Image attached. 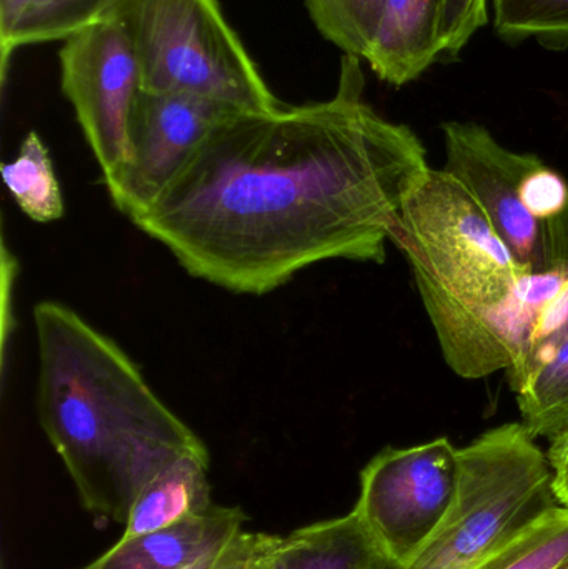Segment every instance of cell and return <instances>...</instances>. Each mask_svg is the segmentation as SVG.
Returning <instances> with one entry per match:
<instances>
[{"instance_id":"cell-1","label":"cell","mask_w":568,"mask_h":569,"mask_svg":"<svg viewBox=\"0 0 568 569\" xmlns=\"http://www.w3.org/2000/svg\"><path fill=\"white\" fill-rule=\"evenodd\" d=\"M343 53L336 96L236 113L132 220L189 276L266 295L327 260L386 262L400 210L432 169L419 137L363 100Z\"/></svg>"},{"instance_id":"cell-2","label":"cell","mask_w":568,"mask_h":569,"mask_svg":"<svg viewBox=\"0 0 568 569\" xmlns=\"http://www.w3.org/2000/svg\"><path fill=\"white\" fill-rule=\"evenodd\" d=\"M40 427L89 513L127 523L157 473L186 453H209L147 383L129 355L59 301L33 308Z\"/></svg>"},{"instance_id":"cell-3","label":"cell","mask_w":568,"mask_h":569,"mask_svg":"<svg viewBox=\"0 0 568 569\" xmlns=\"http://www.w3.org/2000/svg\"><path fill=\"white\" fill-rule=\"evenodd\" d=\"M459 458L449 513L412 560L390 569H480L560 505L549 458L522 423L486 431Z\"/></svg>"},{"instance_id":"cell-4","label":"cell","mask_w":568,"mask_h":569,"mask_svg":"<svg viewBox=\"0 0 568 569\" xmlns=\"http://www.w3.org/2000/svg\"><path fill=\"white\" fill-rule=\"evenodd\" d=\"M116 19L132 40L146 92L202 97L247 113L282 109L219 0H127Z\"/></svg>"},{"instance_id":"cell-5","label":"cell","mask_w":568,"mask_h":569,"mask_svg":"<svg viewBox=\"0 0 568 569\" xmlns=\"http://www.w3.org/2000/svg\"><path fill=\"white\" fill-rule=\"evenodd\" d=\"M390 242L412 266L417 288L467 308H492L530 276L490 226L469 190L432 170L400 210Z\"/></svg>"},{"instance_id":"cell-6","label":"cell","mask_w":568,"mask_h":569,"mask_svg":"<svg viewBox=\"0 0 568 569\" xmlns=\"http://www.w3.org/2000/svg\"><path fill=\"white\" fill-rule=\"evenodd\" d=\"M446 170L489 219L530 276L568 272V183L536 153L497 142L479 123L449 122Z\"/></svg>"},{"instance_id":"cell-7","label":"cell","mask_w":568,"mask_h":569,"mask_svg":"<svg viewBox=\"0 0 568 569\" xmlns=\"http://www.w3.org/2000/svg\"><path fill=\"white\" fill-rule=\"evenodd\" d=\"M459 450L449 438L386 448L360 473V515L392 568L412 560L456 501Z\"/></svg>"},{"instance_id":"cell-8","label":"cell","mask_w":568,"mask_h":569,"mask_svg":"<svg viewBox=\"0 0 568 569\" xmlns=\"http://www.w3.org/2000/svg\"><path fill=\"white\" fill-rule=\"evenodd\" d=\"M59 60L63 96L106 179L126 162L130 117L142 90L132 40L113 17L67 37Z\"/></svg>"},{"instance_id":"cell-9","label":"cell","mask_w":568,"mask_h":569,"mask_svg":"<svg viewBox=\"0 0 568 569\" xmlns=\"http://www.w3.org/2000/svg\"><path fill=\"white\" fill-rule=\"evenodd\" d=\"M236 113L242 112L202 97L140 90L126 162L103 179L116 209L130 220L146 212L212 130Z\"/></svg>"},{"instance_id":"cell-10","label":"cell","mask_w":568,"mask_h":569,"mask_svg":"<svg viewBox=\"0 0 568 569\" xmlns=\"http://www.w3.org/2000/svg\"><path fill=\"white\" fill-rule=\"evenodd\" d=\"M568 272L529 277L516 297L492 308H467L430 291H420L447 365L462 378L507 370L516 380L529 360L546 311Z\"/></svg>"},{"instance_id":"cell-11","label":"cell","mask_w":568,"mask_h":569,"mask_svg":"<svg viewBox=\"0 0 568 569\" xmlns=\"http://www.w3.org/2000/svg\"><path fill=\"white\" fill-rule=\"evenodd\" d=\"M387 555L356 510L287 537L257 533L246 569H390Z\"/></svg>"},{"instance_id":"cell-12","label":"cell","mask_w":568,"mask_h":569,"mask_svg":"<svg viewBox=\"0 0 568 569\" xmlns=\"http://www.w3.org/2000/svg\"><path fill=\"white\" fill-rule=\"evenodd\" d=\"M240 508L213 505L206 515L166 530L120 538L116 547L80 569H180L227 547L243 531Z\"/></svg>"},{"instance_id":"cell-13","label":"cell","mask_w":568,"mask_h":569,"mask_svg":"<svg viewBox=\"0 0 568 569\" xmlns=\"http://www.w3.org/2000/svg\"><path fill=\"white\" fill-rule=\"evenodd\" d=\"M440 0H383L363 60L383 82L406 86L442 60L437 43Z\"/></svg>"},{"instance_id":"cell-14","label":"cell","mask_w":568,"mask_h":569,"mask_svg":"<svg viewBox=\"0 0 568 569\" xmlns=\"http://www.w3.org/2000/svg\"><path fill=\"white\" fill-rule=\"evenodd\" d=\"M209 453H186L157 473L133 501L123 538L152 533L206 515L210 498Z\"/></svg>"},{"instance_id":"cell-15","label":"cell","mask_w":568,"mask_h":569,"mask_svg":"<svg viewBox=\"0 0 568 569\" xmlns=\"http://www.w3.org/2000/svg\"><path fill=\"white\" fill-rule=\"evenodd\" d=\"M520 423L534 440H556L568 431V335L540 348L512 383Z\"/></svg>"},{"instance_id":"cell-16","label":"cell","mask_w":568,"mask_h":569,"mask_svg":"<svg viewBox=\"0 0 568 569\" xmlns=\"http://www.w3.org/2000/svg\"><path fill=\"white\" fill-rule=\"evenodd\" d=\"M3 183L19 209L33 222L62 219L63 197L49 149L37 132L27 133L12 162L3 163Z\"/></svg>"},{"instance_id":"cell-17","label":"cell","mask_w":568,"mask_h":569,"mask_svg":"<svg viewBox=\"0 0 568 569\" xmlns=\"http://www.w3.org/2000/svg\"><path fill=\"white\" fill-rule=\"evenodd\" d=\"M127 0H39L23 17L12 39L0 50L2 82L10 59L20 47L66 40L77 30L113 19Z\"/></svg>"},{"instance_id":"cell-18","label":"cell","mask_w":568,"mask_h":569,"mask_svg":"<svg viewBox=\"0 0 568 569\" xmlns=\"http://www.w3.org/2000/svg\"><path fill=\"white\" fill-rule=\"evenodd\" d=\"M494 26L507 42L536 40L549 50L568 49V0H494Z\"/></svg>"},{"instance_id":"cell-19","label":"cell","mask_w":568,"mask_h":569,"mask_svg":"<svg viewBox=\"0 0 568 569\" xmlns=\"http://www.w3.org/2000/svg\"><path fill=\"white\" fill-rule=\"evenodd\" d=\"M568 561V507L557 505L480 569H557Z\"/></svg>"},{"instance_id":"cell-20","label":"cell","mask_w":568,"mask_h":569,"mask_svg":"<svg viewBox=\"0 0 568 569\" xmlns=\"http://www.w3.org/2000/svg\"><path fill=\"white\" fill-rule=\"evenodd\" d=\"M319 32L343 53L366 57L382 13L383 0H306Z\"/></svg>"},{"instance_id":"cell-21","label":"cell","mask_w":568,"mask_h":569,"mask_svg":"<svg viewBox=\"0 0 568 569\" xmlns=\"http://www.w3.org/2000/svg\"><path fill=\"white\" fill-rule=\"evenodd\" d=\"M487 20V0H440L437 17L440 57L459 56Z\"/></svg>"},{"instance_id":"cell-22","label":"cell","mask_w":568,"mask_h":569,"mask_svg":"<svg viewBox=\"0 0 568 569\" xmlns=\"http://www.w3.org/2000/svg\"><path fill=\"white\" fill-rule=\"evenodd\" d=\"M568 335V276L566 283H564L562 290L557 295L554 303L550 305L549 311L544 315L542 321H540L539 330H537L536 340H534L532 350H530L529 360H527L526 368L529 367L530 360L534 355L540 350V348L547 347V345L556 343L560 338L567 337ZM524 368V371H526ZM522 373L512 381L516 383ZM510 383V385H512Z\"/></svg>"},{"instance_id":"cell-23","label":"cell","mask_w":568,"mask_h":569,"mask_svg":"<svg viewBox=\"0 0 568 569\" xmlns=\"http://www.w3.org/2000/svg\"><path fill=\"white\" fill-rule=\"evenodd\" d=\"M256 541L257 533L242 531L227 547L212 551V553L206 555V557L199 558L193 563L180 569H230L239 567V565L246 563L247 558L252 553Z\"/></svg>"},{"instance_id":"cell-24","label":"cell","mask_w":568,"mask_h":569,"mask_svg":"<svg viewBox=\"0 0 568 569\" xmlns=\"http://www.w3.org/2000/svg\"><path fill=\"white\" fill-rule=\"evenodd\" d=\"M547 458L552 468V487L557 501L562 507H568V431L549 441Z\"/></svg>"},{"instance_id":"cell-25","label":"cell","mask_w":568,"mask_h":569,"mask_svg":"<svg viewBox=\"0 0 568 569\" xmlns=\"http://www.w3.org/2000/svg\"><path fill=\"white\" fill-rule=\"evenodd\" d=\"M39 0H0V50L12 39L26 13Z\"/></svg>"},{"instance_id":"cell-26","label":"cell","mask_w":568,"mask_h":569,"mask_svg":"<svg viewBox=\"0 0 568 569\" xmlns=\"http://www.w3.org/2000/svg\"><path fill=\"white\" fill-rule=\"evenodd\" d=\"M557 569H568V561H566V563H564L562 567L557 568Z\"/></svg>"}]
</instances>
